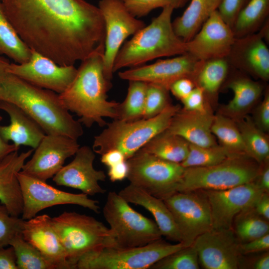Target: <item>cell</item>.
<instances>
[{"mask_svg": "<svg viewBox=\"0 0 269 269\" xmlns=\"http://www.w3.org/2000/svg\"><path fill=\"white\" fill-rule=\"evenodd\" d=\"M232 229L239 242L244 243L269 234V221L260 215L252 206L235 217Z\"/></svg>", "mask_w": 269, "mask_h": 269, "instance_id": "cell-32", "label": "cell"}, {"mask_svg": "<svg viewBox=\"0 0 269 269\" xmlns=\"http://www.w3.org/2000/svg\"><path fill=\"white\" fill-rule=\"evenodd\" d=\"M23 239L36 248L54 269H71L59 237L47 214L23 221Z\"/></svg>", "mask_w": 269, "mask_h": 269, "instance_id": "cell-21", "label": "cell"}, {"mask_svg": "<svg viewBox=\"0 0 269 269\" xmlns=\"http://www.w3.org/2000/svg\"><path fill=\"white\" fill-rule=\"evenodd\" d=\"M258 120L262 130L267 131L269 129V94L267 92L260 106Z\"/></svg>", "mask_w": 269, "mask_h": 269, "instance_id": "cell-49", "label": "cell"}, {"mask_svg": "<svg viewBox=\"0 0 269 269\" xmlns=\"http://www.w3.org/2000/svg\"><path fill=\"white\" fill-rule=\"evenodd\" d=\"M253 207L256 211L263 218L269 220V194L263 192L254 203Z\"/></svg>", "mask_w": 269, "mask_h": 269, "instance_id": "cell-50", "label": "cell"}, {"mask_svg": "<svg viewBox=\"0 0 269 269\" xmlns=\"http://www.w3.org/2000/svg\"><path fill=\"white\" fill-rule=\"evenodd\" d=\"M9 21L30 48L60 65H74L105 42L98 6L85 0H0Z\"/></svg>", "mask_w": 269, "mask_h": 269, "instance_id": "cell-1", "label": "cell"}, {"mask_svg": "<svg viewBox=\"0 0 269 269\" xmlns=\"http://www.w3.org/2000/svg\"><path fill=\"white\" fill-rule=\"evenodd\" d=\"M197 252L193 245L183 247L159 260L151 269H198Z\"/></svg>", "mask_w": 269, "mask_h": 269, "instance_id": "cell-39", "label": "cell"}, {"mask_svg": "<svg viewBox=\"0 0 269 269\" xmlns=\"http://www.w3.org/2000/svg\"><path fill=\"white\" fill-rule=\"evenodd\" d=\"M269 12V0H250L239 13L232 28L236 39L254 34Z\"/></svg>", "mask_w": 269, "mask_h": 269, "instance_id": "cell-31", "label": "cell"}, {"mask_svg": "<svg viewBox=\"0 0 269 269\" xmlns=\"http://www.w3.org/2000/svg\"><path fill=\"white\" fill-rule=\"evenodd\" d=\"M104 43L81 61L72 83L59 94L65 108L75 113L78 121L87 128L94 124L103 127L107 124L105 118H118L120 103L108 100L107 92L112 85L104 73Z\"/></svg>", "mask_w": 269, "mask_h": 269, "instance_id": "cell-2", "label": "cell"}, {"mask_svg": "<svg viewBox=\"0 0 269 269\" xmlns=\"http://www.w3.org/2000/svg\"><path fill=\"white\" fill-rule=\"evenodd\" d=\"M33 151L30 149L20 153L15 151L0 163V202L14 216L21 215L23 206L17 174Z\"/></svg>", "mask_w": 269, "mask_h": 269, "instance_id": "cell-25", "label": "cell"}, {"mask_svg": "<svg viewBox=\"0 0 269 269\" xmlns=\"http://www.w3.org/2000/svg\"><path fill=\"white\" fill-rule=\"evenodd\" d=\"M71 269L88 252L106 246H118L114 233L95 218L65 211L51 218Z\"/></svg>", "mask_w": 269, "mask_h": 269, "instance_id": "cell-6", "label": "cell"}, {"mask_svg": "<svg viewBox=\"0 0 269 269\" xmlns=\"http://www.w3.org/2000/svg\"><path fill=\"white\" fill-rule=\"evenodd\" d=\"M23 221L11 215L0 202V248L9 246L12 239L21 233Z\"/></svg>", "mask_w": 269, "mask_h": 269, "instance_id": "cell-42", "label": "cell"}, {"mask_svg": "<svg viewBox=\"0 0 269 269\" xmlns=\"http://www.w3.org/2000/svg\"><path fill=\"white\" fill-rule=\"evenodd\" d=\"M127 162L130 184L163 200L177 192L185 168L140 149Z\"/></svg>", "mask_w": 269, "mask_h": 269, "instance_id": "cell-10", "label": "cell"}, {"mask_svg": "<svg viewBox=\"0 0 269 269\" xmlns=\"http://www.w3.org/2000/svg\"><path fill=\"white\" fill-rule=\"evenodd\" d=\"M103 213L119 247L143 246L162 236L155 222L132 208L115 191L108 193Z\"/></svg>", "mask_w": 269, "mask_h": 269, "instance_id": "cell-9", "label": "cell"}, {"mask_svg": "<svg viewBox=\"0 0 269 269\" xmlns=\"http://www.w3.org/2000/svg\"><path fill=\"white\" fill-rule=\"evenodd\" d=\"M235 154L218 144L205 147L189 143L188 155L180 164L185 168L212 166Z\"/></svg>", "mask_w": 269, "mask_h": 269, "instance_id": "cell-37", "label": "cell"}, {"mask_svg": "<svg viewBox=\"0 0 269 269\" xmlns=\"http://www.w3.org/2000/svg\"><path fill=\"white\" fill-rule=\"evenodd\" d=\"M22 197L21 218L30 219L42 210L55 205L74 204L99 213L98 201L84 193L74 194L60 190L46 181L27 176L20 171L17 174Z\"/></svg>", "mask_w": 269, "mask_h": 269, "instance_id": "cell-13", "label": "cell"}, {"mask_svg": "<svg viewBox=\"0 0 269 269\" xmlns=\"http://www.w3.org/2000/svg\"><path fill=\"white\" fill-rule=\"evenodd\" d=\"M185 246L161 238L143 246H106L93 250L78 261V269H147L155 263Z\"/></svg>", "mask_w": 269, "mask_h": 269, "instance_id": "cell-8", "label": "cell"}, {"mask_svg": "<svg viewBox=\"0 0 269 269\" xmlns=\"http://www.w3.org/2000/svg\"><path fill=\"white\" fill-rule=\"evenodd\" d=\"M220 2L218 0H191L183 14L172 22L176 35L184 42L189 41Z\"/></svg>", "mask_w": 269, "mask_h": 269, "instance_id": "cell-27", "label": "cell"}, {"mask_svg": "<svg viewBox=\"0 0 269 269\" xmlns=\"http://www.w3.org/2000/svg\"><path fill=\"white\" fill-rule=\"evenodd\" d=\"M240 244L232 229H212L199 236L192 245L204 269H237L242 255Z\"/></svg>", "mask_w": 269, "mask_h": 269, "instance_id": "cell-16", "label": "cell"}, {"mask_svg": "<svg viewBox=\"0 0 269 269\" xmlns=\"http://www.w3.org/2000/svg\"><path fill=\"white\" fill-rule=\"evenodd\" d=\"M129 82L128 93L125 100L119 104L116 120L131 122L142 119L147 83L137 80Z\"/></svg>", "mask_w": 269, "mask_h": 269, "instance_id": "cell-34", "label": "cell"}, {"mask_svg": "<svg viewBox=\"0 0 269 269\" xmlns=\"http://www.w3.org/2000/svg\"><path fill=\"white\" fill-rule=\"evenodd\" d=\"M129 167L127 160L108 167V175L112 182L122 181L127 178Z\"/></svg>", "mask_w": 269, "mask_h": 269, "instance_id": "cell-48", "label": "cell"}, {"mask_svg": "<svg viewBox=\"0 0 269 269\" xmlns=\"http://www.w3.org/2000/svg\"><path fill=\"white\" fill-rule=\"evenodd\" d=\"M246 149V154L259 164L267 161L269 157V142L267 136L248 118L238 126Z\"/></svg>", "mask_w": 269, "mask_h": 269, "instance_id": "cell-33", "label": "cell"}, {"mask_svg": "<svg viewBox=\"0 0 269 269\" xmlns=\"http://www.w3.org/2000/svg\"><path fill=\"white\" fill-rule=\"evenodd\" d=\"M264 34L254 33L236 39L227 57L232 63L267 80L269 78V50L263 40Z\"/></svg>", "mask_w": 269, "mask_h": 269, "instance_id": "cell-24", "label": "cell"}, {"mask_svg": "<svg viewBox=\"0 0 269 269\" xmlns=\"http://www.w3.org/2000/svg\"><path fill=\"white\" fill-rule=\"evenodd\" d=\"M239 248L241 255L269 251V234L246 243H240Z\"/></svg>", "mask_w": 269, "mask_h": 269, "instance_id": "cell-45", "label": "cell"}, {"mask_svg": "<svg viewBox=\"0 0 269 269\" xmlns=\"http://www.w3.org/2000/svg\"><path fill=\"white\" fill-rule=\"evenodd\" d=\"M0 101L20 108L46 134L62 135L77 140L83 134L81 124L63 105L59 94L9 73L0 86Z\"/></svg>", "mask_w": 269, "mask_h": 269, "instance_id": "cell-3", "label": "cell"}, {"mask_svg": "<svg viewBox=\"0 0 269 269\" xmlns=\"http://www.w3.org/2000/svg\"><path fill=\"white\" fill-rule=\"evenodd\" d=\"M167 88L147 83L144 110L142 119H150L159 114L171 105Z\"/></svg>", "mask_w": 269, "mask_h": 269, "instance_id": "cell-40", "label": "cell"}, {"mask_svg": "<svg viewBox=\"0 0 269 269\" xmlns=\"http://www.w3.org/2000/svg\"><path fill=\"white\" fill-rule=\"evenodd\" d=\"M194 84L191 79L183 78L173 82L169 91L177 98L181 100L185 98L194 89Z\"/></svg>", "mask_w": 269, "mask_h": 269, "instance_id": "cell-46", "label": "cell"}, {"mask_svg": "<svg viewBox=\"0 0 269 269\" xmlns=\"http://www.w3.org/2000/svg\"><path fill=\"white\" fill-rule=\"evenodd\" d=\"M250 0H221L217 8L224 21L232 29L240 11Z\"/></svg>", "mask_w": 269, "mask_h": 269, "instance_id": "cell-43", "label": "cell"}, {"mask_svg": "<svg viewBox=\"0 0 269 269\" xmlns=\"http://www.w3.org/2000/svg\"><path fill=\"white\" fill-rule=\"evenodd\" d=\"M218 0L221 1V0Z\"/></svg>", "mask_w": 269, "mask_h": 269, "instance_id": "cell-56", "label": "cell"}, {"mask_svg": "<svg viewBox=\"0 0 269 269\" xmlns=\"http://www.w3.org/2000/svg\"><path fill=\"white\" fill-rule=\"evenodd\" d=\"M181 101L185 110L200 112L206 110L204 105V92L199 86L194 88Z\"/></svg>", "mask_w": 269, "mask_h": 269, "instance_id": "cell-44", "label": "cell"}, {"mask_svg": "<svg viewBox=\"0 0 269 269\" xmlns=\"http://www.w3.org/2000/svg\"><path fill=\"white\" fill-rule=\"evenodd\" d=\"M9 245L14 249L18 269H54L40 252L23 239L21 233Z\"/></svg>", "mask_w": 269, "mask_h": 269, "instance_id": "cell-38", "label": "cell"}, {"mask_svg": "<svg viewBox=\"0 0 269 269\" xmlns=\"http://www.w3.org/2000/svg\"><path fill=\"white\" fill-rule=\"evenodd\" d=\"M261 166L245 154H235L209 166L185 168L177 192L224 190L253 182Z\"/></svg>", "mask_w": 269, "mask_h": 269, "instance_id": "cell-7", "label": "cell"}, {"mask_svg": "<svg viewBox=\"0 0 269 269\" xmlns=\"http://www.w3.org/2000/svg\"><path fill=\"white\" fill-rule=\"evenodd\" d=\"M210 207L213 229H232L235 217L264 192L255 181L224 190H202Z\"/></svg>", "mask_w": 269, "mask_h": 269, "instance_id": "cell-18", "label": "cell"}, {"mask_svg": "<svg viewBox=\"0 0 269 269\" xmlns=\"http://www.w3.org/2000/svg\"><path fill=\"white\" fill-rule=\"evenodd\" d=\"M214 116L206 109L189 111L180 109L172 118L166 130L191 144L201 146L217 145L211 132Z\"/></svg>", "mask_w": 269, "mask_h": 269, "instance_id": "cell-22", "label": "cell"}, {"mask_svg": "<svg viewBox=\"0 0 269 269\" xmlns=\"http://www.w3.org/2000/svg\"><path fill=\"white\" fill-rule=\"evenodd\" d=\"M164 201L170 211L185 247L213 229L211 212L202 190L176 192Z\"/></svg>", "mask_w": 269, "mask_h": 269, "instance_id": "cell-11", "label": "cell"}, {"mask_svg": "<svg viewBox=\"0 0 269 269\" xmlns=\"http://www.w3.org/2000/svg\"><path fill=\"white\" fill-rule=\"evenodd\" d=\"M235 40L232 28L216 9L195 36L186 42V53L202 61L227 58Z\"/></svg>", "mask_w": 269, "mask_h": 269, "instance_id": "cell-19", "label": "cell"}, {"mask_svg": "<svg viewBox=\"0 0 269 269\" xmlns=\"http://www.w3.org/2000/svg\"><path fill=\"white\" fill-rule=\"evenodd\" d=\"M228 87L234 94L233 99L224 107L227 114L237 116L250 108L262 91L259 83L246 78H238L229 82Z\"/></svg>", "mask_w": 269, "mask_h": 269, "instance_id": "cell-29", "label": "cell"}, {"mask_svg": "<svg viewBox=\"0 0 269 269\" xmlns=\"http://www.w3.org/2000/svg\"><path fill=\"white\" fill-rule=\"evenodd\" d=\"M2 119V117L0 116V122ZM18 149L19 148L13 143L10 144L8 142L5 141L0 133V163L9 154L15 151H18Z\"/></svg>", "mask_w": 269, "mask_h": 269, "instance_id": "cell-53", "label": "cell"}, {"mask_svg": "<svg viewBox=\"0 0 269 269\" xmlns=\"http://www.w3.org/2000/svg\"><path fill=\"white\" fill-rule=\"evenodd\" d=\"M7 71L33 85L59 94L72 83L77 69L74 65H60L31 49L28 61L20 64L10 63Z\"/></svg>", "mask_w": 269, "mask_h": 269, "instance_id": "cell-14", "label": "cell"}, {"mask_svg": "<svg viewBox=\"0 0 269 269\" xmlns=\"http://www.w3.org/2000/svg\"><path fill=\"white\" fill-rule=\"evenodd\" d=\"M255 181L264 192L269 193V166L267 161L264 167H261Z\"/></svg>", "mask_w": 269, "mask_h": 269, "instance_id": "cell-52", "label": "cell"}, {"mask_svg": "<svg viewBox=\"0 0 269 269\" xmlns=\"http://www.w3.org/2000/svg\"><path fill=\"white\" fill-rule=\"evenodd\" d=\"M129 11L140 18L148 15L153 10L171 6L174 9L184 6L189 0H122Z\"/></svg>", "mask_w": 269, "mask_h": 269, "instance_id": "cell-41", "label": "cell"}, {"mask_svg": "<svg viewBox=\"0 0 269 269\" xmlns=\"http://www.w3.org/2000/svg\"><path fill=\"white\" fill-rule=\"evenodd\" d=\"M180 109L179 105L171 104L150 119L131 122L114 120L107 123L106 128L94 136L92 148L95 153L101 155L111 150H118L127 160L153 136L166 130Z\"/></svg>", "mask_w": 269, "mask_h": 269, "instance_id": "cell-5", "label": "cell"}, {"mask_svg": "<svg viewBox=\"0 0 269 269\" xmlns=\"http://www.w3.org/2000/svg\"><path fill=\"white\" fill-rule=\"evenodd\" d=\"M126 160L123 154L116 149L111 150L101 155V161L108 167Z\"/></svg>", "mask_w": 269, "mask_h": 269, "instance_id": "cell-51", "label": "cell"}, {"mask_svg": "<svg viewBox=\"0 0 269 269\" xmlns=\"http://www.w3.org/2000/svg\"><path fill=\"white\" fill-rule=\"evenodd\" d=\"M228 67L226 58L204 61L196 77L198 86L204 93H216L227 75Z\"/></svg>", "mask_w": 269, "mask_h": 269, "instance_id": "cell-36", "label": "cell"}, {"mask_svg": "<svg viewBox=\"0 0 269 269\" xmlns=\"http://www.w3.org/2000/svg\"><path fill=\"white\" fill-rule=\"evenodd\" d=\"M203 62L186 53L172 58L159 60L151 64L120 71L118 76L123 80L155 84L169 90L171 85L179 79L196 78Z\"/></svg>", "mask_w": 269, "mask_h": 269, "instance_id": "cell-17", "label": "cell"}, {"mask_svg": "<svg viewBox=\"0 0 269 269\" xmlns=\"http://www.w3.org/2000/svg\"><path fill=\"white\" fill-rule=\"evenodd\" d=\"M10 63L7 59L0 55V86L8 73L7 69Z\"/></svg>", "mask_w": 269, "mask_h": 269, "instance_id": "cell-55", "label": "cell"}, {"mask_svg": "<svg viewBox=\"0 0 269 269\" xmlns=\"http://www.w3.org/2000/svg\"><path fill=\"white\" fill-rule=\"evenodd\" d=\"M79 147L76 139L62 135L46 134L20 172L46 182L59 172L65 160L74 155Z\"/></svg>", "mask_w": 269, "mask_h": 269, "instance_id": "cell-15", "label": "cell"}, {"mask_svg": "<svg viewBox=\"0 0 269 269\" xmlns=\"http://www.w3.org/2000/svg\"><path fill=\"white\" fill-rule=\"evenodd\" d=\"M119 194L129 203L141 206L150 212L162 236L171 241L181 242L180 235L172 215L164 200L130 183Z\"/></svg>", "mask_w": 269, "mask_h": 269, "instance_id": "cell-26", "label": "cell"}, {"mask_svg": "<svg viewBox=\"0 0 269 269\" xmlns=\"http://www.w3.org/2000/svg\"><path fill=\"white\" fill-rule=\"evenodd\" d=\"M211 130L221 145L234 154L246 155L241 133L231 119L222 115L214 116Z\"/></svg>", "mask_w": 269, "mask_h": 269, "instance_id": "cell-35", "label": "cell"}, {"mask_svg": "<svg viewBox=\"0 0 269 269\" xmlns=\"http://www.w3.org/2000/svg\"><path fill=\"white\" fill-rule=\"evenodd\" d=\"M174 9L162 8L119 50L114 61L113 72L125 67H135L157 58L186 53V42L175 33L171 16Z\"/></svg>", "mask_w": 269, "mask_h": 269, "instance_id": "cell-4", "label": "cell"}, {"mask_svg": "<svg viewBox=\"0 0 269 269\" xmlns=\"http://www.w3.org/2000/svg\"><path fill=\"white\" fill-rule=\"evenodd\" d=\"M74 155V159L53 176V181L57 185L79 189L87 195L104 193L106 190L99 183L105 181L106 176L103 171L94 167L96 155L93 148L87 145L80 146Z\"/></svg>", "mask_w": 269, "mask_h": 269, "instance_id": "cell-20", "label": "cell"}, {"mask_svg": "<svg viewBox=\"0 0 269 269\" xmlns=\"http://www.w3.org/2000/svg\"><path fill=\"white\" fill-rule=\"evenodd\" d=\"M98 6L105 28L104 73L106 79L111 82L114 61L124 42L145 24L129 11L122 0H100Z\"/></svg>", "mask_w": 269, "mask_h": 269, "instance_id": "cell-12", "label": "cell"}, {"mask_svg": "<svg viewBox=\"0 0 269 269\" xmlns=\"http://www.w3.org/2000/svg\"><path fill=\"white\" fill-rule=\"evenodd\" d=\"M0 110L8 115L10 124L0 126V133L2 138L19 148L21 145L35 149L46 134L40 127L25 112L17 106L0 101Z\"/></svg>", "mask_w": 269, "mask_h": 269, "instance_id": "cell-23", "label": "cell"}, {"mask_svg": "<svg viewBox=\"0 0 269 269\" xmlns=\"http://www.w3.org/2000/svg\"><path fill=\"white\" fill-rule=\"evenodd\" d=\"M5 247L0 248V269H18L13 248Z\"/></svg>", "mask_w": 269, "mask_h": 269, "instance_id": "cell-47", "label": "cell"}, {"mask_svg": "<svg viewBox=\"0 0 269 269\" xmlns=\"http://www.w3.org/2000/svg\"><path fill=\"white\" fill-rule=\"evenodd\" d=\"M189 143L166 130L150 139L140 150L161 159L178 163L182 162L189 152Z\"/></svg>", "mask_w": 269, "mask_h": 269, "instance_id": "cell-28", "label": "cell"}, {"mask_svg": "<svg viewBox=\"0 0 269 269\" xmlns=\"http://www.w3.org/2000/svg\"><path fill=\"white\" fill-rule=\"evenodd\" d=\"M251 268L254 269H269V251L264 253L253 260Z\"/></svg>", "mask_w": 269, "mask_h": 269, "instance_id": "cell-54", "label": "cell"}, {"mask_svg": "<svg viewBox=\"0 0 269 269\" xmlns=\"http://www.w3.org/2000/svg\"><path fill=\"white\" fill-rule=\"evenodd\" d=\"M31 49L24 43L8 19L0 1V55L14 63H22L30 58Z\"/></svg>", "mask_w": 269, "mask_h": 269, "instance_id": "cell-30", "label": "cell"}]
</instances>
